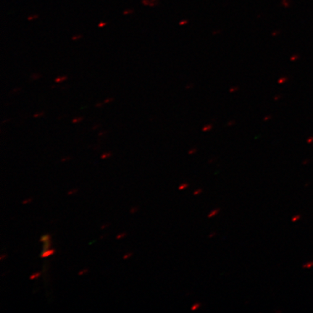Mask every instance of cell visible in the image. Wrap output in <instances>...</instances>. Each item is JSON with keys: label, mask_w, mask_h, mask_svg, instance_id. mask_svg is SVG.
Returning a JSON list of instances; mask_svg holds the SVG:
<instances>
[{"label": "cell", "mask_w": 313, "mask_h": 313, "mask_svg": "<svg viewBox=\"0 0 313 313\" xmlns=\"http://www.w3.org/2000/svg\"><path fill=\"white\" fill-rule=\"evenodd\" d=\"M55 252H56V250H54V249H49V250L45 251V252H42V254H41L40 257L42 258L48 257H49V256L53 255L55 253Z\"/></svg>", "instance_id": "cell-1"}, {"label": "cell", "mask_w": 313, "mask_h": 313, "mask_svg": "<svg viewBox=\"0 0 313 313\" xmlns=\"http://www.w3.org/2000/svg\"><path fill=\"white\" fill-rule=\"evenodd\" d=\"M68 78V77L67 76V75H59V76L55 78V79H54V82H55L56 83H62V82L65 81Z\"/></svg>", "instance_id": "cell-2"}, {"label": "cell", "mask_w": 313, "mask_h": 313, "mask_svg": "<svg viewBox=\"0 0 313 313\" xmlns=\"http://www.w3.org/2000/svg\"><path fill=\"white\" fill-rule=\"evenodd\" d=\"M220 212V208L214 209V210H212V211L210 212V213L208 214V215H207V217H208V218H213V217L216 216L217 215H218Z\"/></svg>", "instance_id": "cell-3"}, {"label": "cell", "mask_w": 313, "mask_h": 313, "mask_svg": "<svg viewBox=\"0 0 313 313\" xmlns=\"http://www.w3.org/2000/svg\"><path fill=\"white\" fill-rule=\"evenodd\" d=\"M51 246H52L51 240L44 242V245H43V247H42V249H43L42 252H45V251H47L48 250H49V249H51Z\"/></svg>", "instance_id": "cell-4"}, {"label": "cell", "mask_w": 313, "mask_h": 313, "mask_svg": "<svg viewBox=\"0 0 313 313\" xmlns=\"http://www.w3.org/2000/svg\"><path fill=\"white\" fill-rule=\"evenodd\" d=\"M49 240H51V236H50L49 234H47L43 235V236L41 237L40 239H39V241L42 242V243H44V242L49 241Z\"/></svg>", "instance_id": "cell-5"}, {"label": "cell", "mask_w": 313, "mask_h": 313, "mask_svg": "<svg viewBox=\"0 0 313 313\" xmlns=\"http://www.w3.org/2000/svg\"><path fill=\"white\" fill-rule=\"evenodd\" d=\"M112 155H113V154H112V152H104V153H103V154H102L101 155V159H105L109 158V157H112Z\"/></svg>", "instance_id": "cell-6"}, {"label": "cell", "mask_w": 313, "mask_h": 313, "mask_svg": "<svg viewBox=\"0 0 313 313\" xmlns=\"http://www.w3.org/2000/svg\"><path fill=\"white\" fill-rule=\"evenodd\" d=\"M200 307H201V303L196 302L195 304H194V305H192V307H191V310H192V311H196V310L199 309Z\"/></svg>", "instance_id": "cell-7"}, {"label": "cell", "mask_w": 313, "mask_h": 313, "mask_svg": "<svg viewBox=\"0 0 313 313\" xmlns=\"http://www.w3.org/2000/svg\"><path fill=\"white\" fill-rule=\"evenodd\" d=\"M42 275V273L41 272H37V273H33V274H32V275L30 276V280H34V279H36V278H38L39 276Z\"/></svg>", "instance_id": "cell-8"}, {"label": "cell", "mask_w": 313, "mask_h": 313, "mask_svg": "<svg viewBox=\"0 0 313 313\" xmlns=\"http://www.w3.org/2000/svg\"><path fill=\"white\" fill-rule=\"evenodd\" d=\"M188 187H189V184H187V183H183V184H180V186H179V190L183 191V190H184V189L188 188Z\"/></svg>", "instance_id": "cell-9"}, {"label": "cell", "mask_w": 313, "mask_h": 313, "mask_svg": "<svg viewBox=\"0 0 313 313\" xmlns=\"http://www.w3.org/2000/svg\"><path fill=\"white\" fill-rule=\"evenodd\" d=\"M83 120V117H75V118H73L72 123H78L80 122H81V121Z\"/></svg>", "instance_id": "cell-10"}, {"label": "cell", "mask_w": 313, "mask_h": 313, "mask_svg": "<svg viewBox=\"0 0 313 313\" xmlns=\"http://www.w3.org/2000/svg\"><path fill=\"white\" fill-rule=\"evenodd\" d=\"M212 129V124H207L205 125V126L203 127V129H202V131H204V132H207V131H210Z\"/></svg>", "instance_id": "cell-11"}, {"label": "cell", "mask_w": 313, "mask_h": 313, "mask_svg": "<svg viewBox=\"0 0 313 313\" xmlns=\"http://www.w3.org/2000/svg\"><path fill=\"white\" fill-rule=\"evenodd\" d=\"M41 77H42V75H41L39 73H33V74L31 75V78H32V80H33V81L38 80V78H40Z\"/></svg>", "instance_id": "cell-12"}, {"label": "cell", "mask_w": 313, "mask_h": 313, "mask_svg": "<svg viewBox=\"0 0 313 313\" xmlns=\"http://www.w3.org/2000/svg\"><path fill=\"white\" fill-rule=\"evenodd\" d=\"M88 271H89V270H88V268H84V269L82 270H81V271L79 272V273H78V275L81 276V275H85V274L87 273Z\"/></svg>", "instance_id": "cell-13"}, {"label": "cell", "mask_w": 313, "mask_h": 313, "mask_svg": "<svg viewBox=\"0 0 313 313\" xmlns=\"http://www.w3.org/2000/svg\"><path fill=\"white\" fill-rule=\"evenodd\" d=\"M82 37H83V36H82L81 34H78V35H74L73 36H72L71 39L72 41H78Z\"/></svg>", "instance_id": "cell-14"}, {"label": "cell", "mask_w": 313, "mask_h": 313, "mask_svg": "<svg viewBox=\"0 0 313 313\" xmlns=\"http://www.w3.org/2000/svg\"><path fill=\"white\" fill-rule=\"evenodd\" d=\"M44 112H39V113H37L34 114L33 117L36 118H37L42 117V116H44Z\"/></svg>", "instance_id": "cell-15"}, {"label": "cell", "mask_w": 313, "mask_h": 313, "mask_svg": "<svg viewBox=\"0 0 313 313\" xmlns=\"http://www.w3.org/2000/svg\"><path fill=\"white\" fill-rule=\"evenodd\" d=\"M134 255V253L133 252H129V253H126L125 255L123 256V260H127V259H129V258L130 257H131L132 256Z\"/></svg>", "instance_id": "cell-16"}, {"label": "cell", "mask_w": 313, "mask_h": 313, "mask_svg": "<svg viewBox=\"0 0 313 313\" xmlns=\"http://www.w3.org/2000/svg\"><path fill=\"white\" fill-rule=\"evenodd\" d=\"M127 234L125 232H123V233H121V234H118L117 236H116V239H123V238H124V237L126 236Z\"/></svg>", "instance_id": "cell-17"}, {"label": "cell", "mask_w": 313, "mask_h": 313, "mask_svg": "<svg viewBox=\"0 0 313 313\" xmlns=\"http://www.w3.org/2000/svg\"><path fill=\"white\" fill-rule=\"evenodd\" d=\"M202 191H203V190L202 189H198L194 191L193 194H194V196H198V195H199L201 193H202Z\"/></svg>", "instance_id": "cell-18"}, {"label": "cell", "mask_w": 313, "mask_h": 313, "mask_svg": "<svg viewBox=\"0 0 313 313\" xmlns=\"http://www.w3.org/2000/svg\"><path fill=\"white\" fill-rule=\"evenodd\" d=\"M32 200H33V199L32 198H28V199H25L23 200L22 202V204H29V203H31L32 202Z\"/></svg>", "instance_id": "cell-19"}, {"label": "cell", "mask_w": 313, "mask_h": 313, "mask_svg": "<svg viewBox=\"0 0 313 313\" xmlns=\"http://www.w3.org/2000/svg\"><path fill=\"white\" fill-rule=\"evenodd\" d=\"M77 191H78V189H71V190H70L69 191H68V196L73 195V194L77 193Z\"/></svg>", "instance_id": "cell-20"}, {"label": "cell", "mask_w": 313, "mask_h": 313, "mask_svg": "<svg viewBox=\"0 0 313 313\" xmlns=\"http://www.w3.org/2000/svg\"><path fill=\"white\" fill-rule=\"evenodd\" d=\"M139 207H132V208L131 209V211H130V212H131V214H135L136 212H137L139 211Z\"/></svg>", "instance_id": "cell-21"}, {"label": "cell", "mask_w": 313, "mask_h": 313, "mask_svg": "<svg viewBox=\"0 0 313 313\" xmlns=\"http://www.w3.org/2000/svg\"><path fill=\"white\" fill-rule=\"evenodd\" d=\"M113 101H114L113 97H109V98H107V99H105L104 102V104H108V103H110V102H113Z\"/></svg>", "instance_id": "cell-22"}, {"label": "cell", "mask_w": 313, "mask_h": 313, "mask_svg": "<svg viewBox=\"0 0 313 313\" xmlns=\"http://www.w3.org/2000/svg\"><path fill=\"white\" fill-rule=\"evenodd\" d=\"M196 152H197V149H196V148H192V149H191L189 151V155L194 154V153H196Z\"/></svg>", "instance_id": "cell-23"}, {"label": "cell", "mask_w": 313, "mask_h": 313, "mask_svg": "<svg viewBox=\"0 0 313 313\" xmlns=\"http://www.w3.org/2000/svg\"><path fill=\"white\" fill-rule=\"evenodd\" d=\"M71 159V157H63V158L61 159V162H62V163H64V162H66L67 160H69V159Z\"/></svg>", "instance_id": "cell-24"}, {"label": "cell", "mask_w": 313, "mask_h": 313, "mask_svg": "<svg viewBox=\"0 0 313 313\" xmlns=\"http://www.w3.org/2000/svg\"><path fill=\"white\" fill-rule=\"evenodd\" d=\"M104 102H99V103H97V104L95 105L96 107H103L104 106Z\"/></svg>", "instance_id": "cell-25"}, {"label": "cell", "mask_w": 313, "mask_h": 313, "mask_svg": "<svg viewBox=\"0 0 313 313\" xmlns=\"http://www.w3.org/2000/svg\"><path fill=\"white\" fill-rule=\"evenodd\" d=\"M299 218H300V216H299V215H296V216H294V218H292V221H293V222H295V221H296V220H298V219H299Z\"/></svg>", "instance_id": "cell-26"}, {"label": "cell", "mask_w": 313, "mask_h": 313, "mask_svg": "<svg viewBox=\"0 0 313 313\" xmlns=\"http://www.w3.org/2000/svg\"><path fill=\"white\" fill-rule=\"evenodd\" d=\"M108 226H109V223H107V224H104V225H102V227H101V229H104V228H106L108 227Z\"/></svg>", "instance_id": "cell-27"}, {"label": "cell", "mask_w": 313, "mask_h": 313, "mask_svg": "<svg viewBox=\"0 0 313 313\" xmlns=\"http://www.w3.org/2000/svg\"><path fill=\"white\" fill-rule=\"evenodd\" d=\"M6 257H7V255H6V254H3V255H1V257H0V260H1V261H3V260L4 259V258H6Z\"/></svg>", "instance_id": "cell-28"}, {"label": "cell", "mask_w": 313, "mask_h": 313, "mask_svg": "<svg viewBox=\"0 0 313 313\" xmlns=\"http://www.w3.org/2000/svg\"><path fill=\"white\" fill-rule=\"evenodd\" d=\"M38 16L37 15H33V16H30V17L28 18V20H34V19H36V18H37Z\"/></svg>", "instance_id": "cell-29"}, {"label": "cell", "mask_w": 313, "mask_h": 313, "mask_svg": "<svg viewBox=\"0 0 313 313\" xmlns=\"http://www.w3.org/2000/svg\"><path fill=\"white\" fill-rule=\"evenodd\" d=\"M104 26H106V23L101 22V23H100L99 24V27H100V28H102V27Z\"/></svg>", "instance_id": "cell-30"}, {"label": "cell", "mask_w": 313, "mask_h": 313, "mask_svg": "<svg viewBox=\"0 0 313 313\" xmlns=\"http://www.w3.org/2000/svg\"><path fill=\"white\" fill-rule=\"evenodd\" d=\"M237 90H238V88H237V87H232L230 89V92H234L235 91H237Z\"/></svg>", "instance_id": "cell-31"}, {"label": "cell", "mask_w": 313, "mask_h": 313, "mask_svg": "<svg viewBox=\"0 0 313 313\" xmlns=\"http://www.w3.org/2000/svg\"><path fill=\"white\" fill-rule=\"evenodd\" d=\"M215 235H216V233L213 232V233H212V234H210L209 235V237H210V238H212V237L215 236Z\"/></svg>", "instance_id": "cell-32"}, {"label": "cell", "mask_w": 313, "mask_h": 313, "mask_svg": "<svg viewBox=\"0 0 313 313\" xmlns=\"http://www.w3.org/2000/svg\"><path fill=\"white\" fill-rule=\"evenodd\" d=\"M132 12H133V11H132V10H127V11H125L124 14L125 15V14H130V13H131Z\"/></svg>", "instance_id": "cell-33"}, {"label": "cell", "mask_w": 313, "mask_h": 313, "mask_svg": "<svg viewBox=\"0 0 313 313\" xmlns=\"http://www.w3.org/2000/svg\"><path fill=\"white\" fill-rule=\"evenodd\" d=\"M270 118H271L270 116H268V117H267V116H266L265 118V120H269Z\"/></svg>", "instance_id": "cell-34"}, {"label": "cell", "mask_w": 313, "mask_h": 313, "mask_svg": "<svg viewBox=\"0 0 313 313\" xmlns=\"http://www.w3.org/2000/svg\"><path fill=\"white\" fill-rule=\"evenodd\" d=\"M99 126V125H95V126H93V128H92V129L93 130H95V129H97V127Z\"/></svg>", "instance_id": "cell-35"}, {"label": "cell", "mask_w": 313, "mask_h": 313, "mask_svg": "<svg viewBox=\"0 0 313 313\" xmlns=\"http://www.w3.org/2000/svg\"><path fill=\"white\" fill-rule=\"evenodd\" d=\"M104 134V132H100V134H99V136H102V135H103Z\"/></svg>", "instance_id": "cell-36"}]
</instances>
